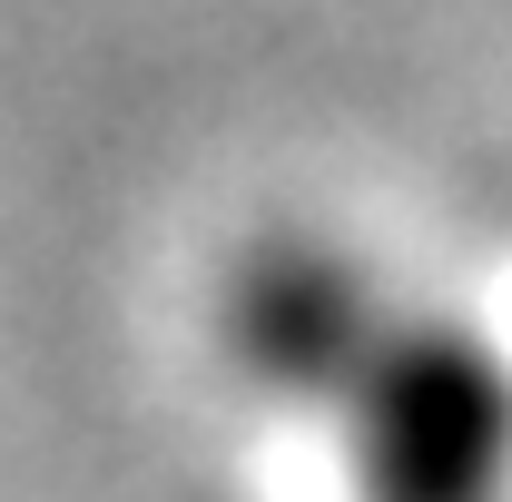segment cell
Returning a JSON list of instances; mask_svg holds the SVG:
<instances>
[{"instance_id": "obj_2", "label": "cell", "mask_w": 512, "mask_h": 502, "mask_svg": "<svg viewBox=\"0 0 512 502\" xmlns=\"http://www.w3.org/2000/svg\"><path fill=\"white\" fill-rule=\"evenodd\" d=\"M384 335H394V315H384L375 276L325 237H266L227 286L237 365L276 394H306V404H345Z\"/></svg>"}, {"instance_id": "obj_1", "label": "cell", "mask_w": 512, "mask_h": 502, "mask_svg": "<svg viewBox=\"0 0 512 502\" xmlns=\"http://www.w3.org/2000/svg\"><path fill=\"white\" fill-rule=\"evenodd\" d=\"M345 463L355 502H503L512 493V365L463 315H394L355 375Z\"/></svg>"}]
</instances>
